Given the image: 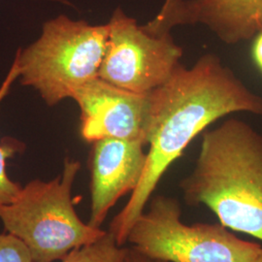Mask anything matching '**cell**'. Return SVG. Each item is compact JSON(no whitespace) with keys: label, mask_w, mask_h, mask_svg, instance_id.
I'll use <instances>...</instances> for the list:
<instances>
[{"label":"cell","mask_w":262,"mask_h":262,"mask_svg":"<svg viewBox=\"0 0 262 262\" xmlns=\"http://www.w3.org/2000/svg\"><path fill=\"white\" fill-rule=\"evenodd\" d=\"M152 110L147 164L140 183L109 231L124 246L160 179L198 134L219 119L237 112L262 116V96L252 92L215 55L191 67L180 63L164 84L151 92Z\"/></svg>","instance_id":"cell-1"},{"label":"cell","mask_w":262,"mask_h":262,"mask_svg":"<svg viewBox=\"0 0 262 262\" xmlns=\"http://www.w3.org/2000/svg\"><path fill=\"white\" fill-rule=\"evenodd\" d=\"M180 187L189 206L205 205L228 229L262 241V135L249 123L229 119L204 131Z\"/></svg>","instance_id":"cell-2"},{"label":"cell","mask_w":262,"mask_h":262,"mask_svg":"<svg viewBox=\"0 0 262 262\" xmlns=\"http://www.w3.org/2000/svg\"><path fill=\"white\" fill-rule=\"evenodd\" d=\"M80 169V161L66 159L56 178L29 182L11 203L0 208L5 231L26 244L33 262L61 260L71 251L105 234L102 229L84 224L76 213L72 187Z\"/></svg>","instance_id":"cell-3"},{"label":"cell","mask_w":262,"mask_h":262,"mask_svg":"<svg viewBox=\"0 0 262 262\" xmlns=\"http://www.w3.org/2000/svg\"><path fill=\"white\" fill-rule=\"evenodd\" d=\"M108 35L107 24L93 26L66 15L49 19L40 37L16 54L20 84L37 91L49 106L72 98L98 77Z\"/></svg>","instance_id":"cell-4"},{"label":"cell","mask_w":262,"mask_h":262,"mask_svg":"<svg viewBox=\"0 0 262 262\" xmlns=\"http://www.w3.org/2000/svg\"><path fill=\"white\" fill-rule=\"evenodd\" d=\"M173 197L158 195L132 225L127 242L139 253L164 262H255L258 244L244 241L220 224L188 225Z\"/></svg>","instance_id":"cell-5"},{"label":"cell","mask_w":262,"mask_h":262,"mask_svg":"<svg viewBox=\"0 0 262 262\" xmlns=\"http://www.w3.org/2000/svg\"><path fill=\"white\" fill-rule=\"evenodd\" d=\"M109 35L98 77L123 90L149 94L165 84L183 56L171 33L155 34L121 8L108 21Z\"/></svg>","instance_id":"cell-6"},{"label":"cell","mask_w":262,"mask_h":262,"mask_svg":"<svg viewBox=\"0 0 262 262\" xmlns=\"http://www.w3.org/2000/svg\"><path fill=\"white\" fill-rule=\"evenodd\" d=\"M72 99L81 111L80 133L84 141L116 138L148 145L151 93L136 94L96 77L78 89Z\"/></svg>","instance_id":"cell-7"},{"label":"cell","mask_w":262,"mask_h":262,"mask_svg":"<svg viewBox=\"0 0 262 262\" xmlns=\"http://www.w3.org/2000/svg\"><path fill=\"white\" fill-rule=\"evenodd\" d=\"M194 24L204 25L225 44L250 40L262 31V0H175L144 26L165 34Z\"/></svg>","instance_id":"cell-8"},{"label":"cell","mask_w":262,"mask_h":262,"mask_svg":"<svg viewBox=\"0 0 262 262\" xmlns=\"http://www.w3.org/2000/svg\"><path fill=\"white\" fill-rule=\"evenodd\" d=\"M145 146L140 141L116 138L93 143L89 221L92 226L100 228L117 201L138 187L147 164Z\"/></svg>","instance_id":"cell-9"},{"label":"cell","mask_w":262,"mask_h":262,"mask_svg":"<svg viewBox=\"0 0 262 262\" xmlns=\"http://www.w3.org/2000/svg\"><path fill=\"white\" fill-rule=\"evenodd\" d=\"M127 248L119 245L111 231L67 253L61 262H124Z\"/></svg>","instance_id":"cell-10"},{"label":"cell","mask_w":262,"mask_h":262,"mask_svg":"<svg viewBox=\"0 0 262 262\" xmlns=\"http://www.w3.org/2000/svg\"><path fill=\"white\" fill-rule=\"evenodd\" d=\"M17 79H19V66L17 59L15 58L5 80L0 85V103L8 94L11 85ZM12 152L13 150H11L9 147L0 146V208L11 203L19 195L23 187L19 183L14 182L10 178L6 170V160Z\"/></svg>","instance_id":"cell-11"},{"label":"cell","mask_w":262,"mask_h":262,"mask_svg":"<svg viewBox=\"0 0 262 262\" xmlns=\"http://www.w3.org/2000/svg\"><path fill=\"white\" fill-rule=\"evenodd\" d=\"M0 262H33L30 252L20 239L9 232L0 233Z\"/></svg>","instance_id":"cell-12"},{"label":"cell","mask_w":262,"mask_h":262,"mask_svg":"<svg viewBox=\"0 0 262 262\" xmlns=\"http://www.w3.org/2000/svg\"><path fill=\"white\" fill-rule=\"evenodd\" d=\"M253 57L254 62L262 71V31L254 36L253 45Z\"/></svg>","instance_id":"cell-13"},{"label":"cell","mask_w":262,"mask_h":262,"mask_svg":"<svg viewBox=\"0 0 262 262\" xmlns=\"http://www.w3.org/2000/svg\"><path fill=\"white\" fill-rule=\"evenodd\" d=\"M124 262H164L160 261V260H156L150 258L144 254L139 253L138 251H136L135 249H133L132 247L127 248L126 254H125V258Z\"/></svg>","instance_id":"cell-14"},{"label":"cell","mask_w":262,"mask_h":262,"mask_svg":"<svg viewBox=\"0 0 262 262\" xmlns=\"http://www.w3.org/2000/svg\"><path fill=\"white\" fill-rule=\"evenodd\" d=\"M175 0H165L164 1V3H163V5H169V4H171L172 2H174Z\"/></svg>","instance_id":"cell-15"},{"label":"cell","mask_w":262,"mask_h":262,"mask_svg":"<svg viewBox=\"0 0 262 262\" xmlns=\"http://www.w3.org/2000/svg\"><path fill=\"white\" fill-rule=\"evenodd\" d=\"M255 262H262V253L260 254V256L255 260Z\"/></svg>","instance_id":"cell-16"},{"label":"cell","mask_w":262,"mask_h":262,"mask_svg":"<svg viewBox=\"0 0 262 262\" xmlns=\"http://www.w3.org/2000/svg\"><path fill=\"white\" fill-rule=\"evenodd\" d=\"M51 1H61V2H63V0H51Z\"/></svg>","instance_id":"cell-17"}]
</instances>
